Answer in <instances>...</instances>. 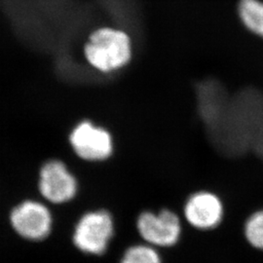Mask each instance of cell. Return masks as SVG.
Listing matches in <instances>:
<instances>
[{"label": "cell", "mask_w": 263, "mask_h": 263, "mask_svg": "<svg viewBox=\"0 0 263 263\" xmlns=\"http://www.w3.org/2000/svg\"><path fill=\"white\" fill-rule=\"evenodd\" d=\"M39 198L50 206H66L76 201L80 181L66 161L58 157L44 160L36 176Z\"/></svg>", "instance_id": "obj_6"}, {"label": "cell", "mask_w": 263, "mask_h": 263, "mask_svg": "<svg viewBox=\"0 0 263 263\" xmlns=\"http://www.w3.org/2000/svg\"><path fill=\"white\" fill-rule=\"evenodd\" d=\"M133 44L121 28L103 27L90 34L84 45V57L95 70L109 74L123 69L131 62Z\"/></svg>", "instance_id": "obj_1"}, {"label": "cell", "mask_w": 263, "mask_h": 263, "mask_svg": "<svg viewBox=\"0 0 263 263\" xmlns=\"http://www.w3.org/2000/svg\"><path fill=\"white\" fill-rule=\"evenodd\" d=\"M119 263H163V258L158 249L141 242L125 248Z\"/></svg>", "instance_id": "obj_9"}, {"label": "cell", "mask_w": 263, "mask_h": 263, "mask_svg": "<svg viewBox=\"0 0 263 263\" xmlns=\"http://www.w3.org/2000/svg\"><path fill=\"white\" fill-rule=\"evenodd\" d=\"M243 232L248 244L255 250L263 251V208L246 218Z\"/></svg>", "instance_id": "obj_10"}, {"label": "cell", "mask_w": 263, "mask_h": 263, "mask_svg": "<svg viewBox=\"0 0 263 263\" xmlns=\"http://www.w3.org/2000/svg\"><path fill=\"white\" fill-rule=\"evenodd\" d=\"M67 143L77 159L87 164H104L116 151L114 135L106 126L84 118L74 123L67 134Z\"/></svg>", "instance_id": "obj_4"}, {"label": "cell", "mask_w": 263, "mask_h": 263, "mask_svg": "<svg viewBox=\"0 0 263 263\" xmlns=\"http://www.w3.org/2000/svg\"><path fill=\"white\" fill-rule=\"evenodd\" d=\"M226 204L215 190L201 188L191 191L182 203V218L198 232H213L222 224Z\"/></svg>", "instance_id": "obj_7"}, {"label": "cell", "mask_w": 263, "mask_h": 263, "mask_svg": "<svg viewBox=\"0 0 263 263\" xmlns=\"http://www.w3.org/2000/svg\"><path fill=\"white\" fill-rule=\"evenodd\" d=\"M137 234L141 242L158 250L174 249L183 237V220L173 208L143 209L135 219Z\"/></svg>", "instance_id": "obj_5"}, {"label": "cell", "mask_w": 263, "mask_h": 263, "mask_svg": "<svg viewBox=\"0 0 263 263\" xmlns=\"http://www.w3.org/2000/svg\"><path fill=\"white\" fill-rule=\"evenodd\" d=\"M116 235V219L105 207L86 210L76 218L70 233V242L77 252L88 256L106 254Z\"/></svg>", "instance_id": "obj_2"}, {"label": "cell", "mask_w": 263, "mask_h": 263, "mask_svg": "<svg viewBox=\"0 0 263 263\" xmlns=\"http://www.w3.org/2000/svg\"><path fill=\"white\" fill-rule=\"evenodd\" d=\"M237 14L248 31L263 39V0H239Z\"/></svg>", "instance_id": "obj_8"}, {"label": "cell", "mask_w": 263, "mask_h": 263, "mask_svg": "<svg viewBox=\"0 0 263 263\" xmlns=\"http://www.w3.org/2000/svg\"><path fill=\"white\" fill-rule=\"evenodd\" d=\"M12 232L21 240L38 244L47 241L55 228L51 206L40 198H25L13 205L7 216Z\"/></svg>", "instance_id": "obj_3"}]
</instances>
